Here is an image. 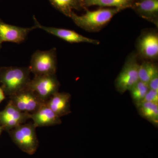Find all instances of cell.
I'll return each instance as SVG.
<instances>
[{
	"instance_id": "22",
	"label": "cell",
	"mask_w": 158,
	"mask_h": 158,
	"mask_svg": "<svg viewBox=\"0 0 158 158\" xmlns=\"http://www.w3.org/2000/svg\"><path fill=\"white\" fill-rule=\"evenodd\" d=\"M6 98V94L4 93L3 89L0 87V104Z\"/></svg>"
},
{
	"instance_id": "16",
	"label": "cell",
	"mask_w": 158,
	"mask_h": 158,
	"mask_svg": "<svg viewBox=\"0 0 158 158\" xmlns=\"http://www.w3.org/2000/svg\"><path fill=\"white\" fill-rule=\"evenodd\" d=\"M135 0H84V6L86 9L92 6L101 8H118L124 10L131 8Z\"/></svg>"
},
{
	"instance_id": "17",
	"label": "cell",
	"mask_w": 158,
	"mask_h": 158,
	"mask_svg": "<svg viewBox=\"0 0 158 158\" xmlns=\"http://www.w3.org/2000/svg\"><path fill=\"white\" fill-rule=\"evenodd\" d=\"M138 113L156 127L158 125V103L142 102L136 106Z\"/></svg>"
},
{
	"instance_id": "2",
	"label": "cell",
	"mask_w": 158,
	"mask_h": 158,
	"mask_svg": "<svg viewBox=\"0 0 158 158\" xmlns=\"http://www.w3.org/2000/svg\"><path fill=\"white\" fill-rule=\"evenodd\" d=\"M28 67H0V84L6 95L9 97L27 88L31 79Z\"/></svg>"
},
{
	"instance_id": "18",
	"label": "cell",
	"mask_w": 158,
	"mask_h": 158,
	"mask_svg": "<svg viewBox=\"0 0 158 158\" xmlns=\"http://www.w3.org/2000/svg\"><path fill=\"white\" fill-rule=\"evenodd\" d=\"M158 74V67L154 61L142 60L138 69L139 80L148 84L152 78Z\"/></svg>"
},
{
	"instance_id": "15",
	"label": "cell",
	"mask_w": 158,
	"mask_h": 158,
	"mask_svg": "<svg viewBox=\"0 0 158 158\" xmlns=\"http://www.w3.org/2000/svg\"><path fill=\"white\" fill-rule=\"evenodd\" d=\"M54 8L65 16L70 17L74 10H86L84 0H49Z\"/></svg>"
},
{
	"instance_id": "4",
	"label": "cell",
	"mask_w": 158,
	"mask_h": 158,
	"mask_svg": "<svg viewBox=\"0 0 158 158\" xmlns=\"http://www.w3.org/2000/svg\"><path fill=\"white\" fill-rule=\"evenodd\" d=\"M36 127L33 123H23L8 132L13 142L23 151L34 154L38 147Z\"/></svg>"
},
{
	"instance_id": "9",
	"label": "cell",
	"mask_w": 158,
	"mask_h": 158,
	"mask_svg": "<svg viewBox=\"0 0 158 158\" xmlns=\"http://www.w3.org/2000/svg\"><path fill=\"white\" fill-rule=\"evenodd\" d=\"M9 98V101L19 110L30 114L38 110L45 103L27 88L11 95Z\"/></svg>"
},
{
	"instance_id": "13",
	"label": "cell",
	"mask_w": 158,
	"mask_h": 158,
	"mask_svg": "<svg viewBox=\"0 0 158 158\" xmlns=\"http://www.w3.org/2000/svg\"><path fill=\"white\" fill-rule=\"evenodd\" d=\"M31 119L37 127L52 126L62 123L61 118L45 104H43L36 111L31 114Z\"/></svg>"
},
{
	"instance_id": "6",
	"label": "cell",
	"mask_w": 158,
	"mask_h": 158,
	"mask_svg": "<svg viewBox=\"0 0 158 158\" xmlns=\"http://www.w3.org/2000/svg\"><path fill=\"white\" fill-rule=\"evenodd\" d=\"M138 58L142 60L155 61L158 58V33L156 30L148 29L141 32L135 44Z\"/></svg>"
},
{
	"instance_id": "14",
	"label": "cell",
	"mask_w": 158,
	"mask_h": 158,
	"mask_svg": "<svg viewBox=\"0 0 158 158\" xmlns=\"http://www.w3.org/2000/svg\"><path fill=\"white\" fill-rule=\"evenodd\" d=\"M71 97L70 94L58 92L51 97L45 103L60 118L71 113Z\"/></svg>"
},
{
	"instance_id": "20",
	"label": "cell",
	"mask_w": 158,
	"mask_h": 158,
	"mask_svg": "<svg viewBox=\"0 0 158 158\" xmlns=\"http://www.w3.org/2000/svg\"><path fill=\"white\" fill-rule=\"evenodd\" d=\"M142 102L158 103V91L149 89L141 103Z\"/></svg>"
},
{
	"instance_id": "21",
	"label": "cell",
	"mask_w": 158,
	"mask_h": 158,
	"mask_svg": "<svg viewBox=\"0 0 158 158\" xmlns=\"http://www.w3.org/2000/svg\"><path fill=\"white\" fill-rule=\"evenodd\" d=\"M148 85L149 89L158 91V74L152 78Z\"/></svg>"
},
{
	"instance_id": "12",
	"label": "cell",
	"mask_w": 158,
	"mask_h": 158,
	"mask_svg": "<svg viewBox=\"0 0 158 158\" xmlns=\"http://www.w3.org/2000/svg\"><path fill=\"white\" fill-rule=\"evenodd\" d=\"M131 8L140 17L158 27V0H135Z\"/></svg>"
},
{
	"instance_id": "7",
	"label": "cell",
	"mask_w": 158,
	"mask_h": 158,
	"mask_svg": "<svg viewBox=\"0 0 158 158\" xmlns=\"http://www.w3.org/2000/svg\"><path fill=\"white\" fill-rule=\"evenodd\" d=\"M60 84L56 74L34 76L27 88L34 92L44 102L59 92Z\"/></svg>"
},
{
	"instance_id": "11",
	"label": "cell",
	"mask_w": 158,
	"mask_h": 158,
	"mask_svg": "<svg viewBox=\"0 0 158 158\" xmlns=\"http://www.w3.org/2000/svg\"><path fill=\"white\" fill-rule=\"evenodd\" d=\"M37 29L35 26L31 27H22L6 23L0 19V43L12 42L20 44L27 39L31 31Z\"/></svg>"
},
{
	"instance_id": "5",
	"label": "cell",
	"mask_w": 158,
	"mask_h": 158,
	"mask_svg": "<svg viewBox=\"0 0 158 158\" xmlns=\"http://www.w3.org/2000/svg\"><path fill=\"white\" fill-rule=\"evenodd\" d=\"M29 69L34 76L56 74L57 68V50H37L31 57Z\"/></svg>"
},
{
	"instance_id": "1",
	"label": "cell",
	"mask_w": 158,
	"mask_h": 158,
	"mask_svg": "<svg viewBox=\"0 0 158 158\" xmlns=\"http://www.w3.org/2000/svg\"><path fill=\"white\" fill-rule=\"evenodd\" d=\"M118 8H101L93 11L86 10V12L79 15L74 11L70 18L79 27L89 32H98L101 31L111 21L113 17L122 11Z\"/></svg>"
},
{
	"instance_id": "19",
	"label": "cell",
	"mask_w": 158,
	"mask_h": 158,
	"mask_svg": "<svg viewBox=\"0 0 158 158\" xmlns=\"http://www.w3.org/2000/svg\"><path fill=\"white\" fill-rule=\"evenodd\" d=\"M149 90L147 83L139 81L129 90L136 106L141 103Z\"/></svg>"
},
{
	"instance_id": "10",
	"label": "cell",
	"mask_w": 158,
	"mask_h": 158,
	"mask_svg": "<svg viewBox=\"0 0 158 158\" xmlns=\"http://www.w3.org/2000/svg\"><path fill=\"white\" fill-rule=\"evenodd\" d=\"M35 26L37 28H39L46 31L49 34L59 37L60 39L65 40L70 43H86L91 44L94 45H98L100 41L97 40L91 39L85 37L78 34L76 31L54 27H46L40 24L35 16H33Z\"/></svg>"
},
{
	"instance_id": "3",
	"label": "cell",
	"mask_w": 158,
	"mask_h": 158,
	"mask_svg": "<svg viewBox=\"0 0 158 158\" xmlns=\"http://www.w3.org/2000/svg\"><path fill=\"white\" fill-rule=\"evenodd\" d=\"M136 51L129 54L127 57L121 71L115 80L116 90L121 94L124 93L139 81L138 69L139 64Z\"/></svg>"
},
{
	"instance_id": "24",
	"label": "cell",
	"mask_w": 158,
	"mask_h": 158,
	"mask_svg": "<svg viewBox=\"0 0 158 158\" xmlns=\"http://www.w3.org/2000/svg\"><path fill=\"white\" fill-rule=\"evenodd\" d=\"M2 48V44L0 43V50H1V48Z\"/></svg>"
},
{
	"instance_id": "8",
	"label": "cell",
	"mask_w": 158,
	"mask_h": 158,
	"mask_svg": "<svg viewBox=\"0 0 158 158\" xmlns=\"http://www.w3.org/2000/svg\"><path fill=\"white\" fill-rule=\"evenodd\" d=\"M31 119V114L21 112L9 102L4 110L0 111V125L4 131H11Z\"/></svg>"
},
{
	"instance_id": "23",
	"label": "cell",
	"mask_w": 158,
	"mask_h": 158,
	"mask_svg": "<svg viewBox=\"0 0 158 158\" xmlns=\"http://www.w3.org/2000/svg\"><path fill=\"white\" fill-rule=\"evenodd\" d=\"M3 131H4V129H3L2 127L0 125V136H1V135H2Z\"/></svg>"
}]
</instances>
